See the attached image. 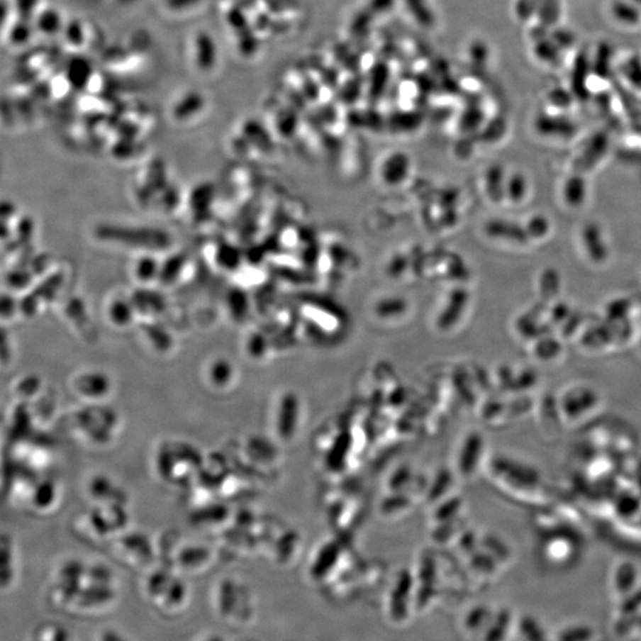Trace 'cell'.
Instances as JSON below:
<instances>
[{"label":"cell","instance_id":"cell-1","mask_svg":"<svg viewBox=\"0 0 641 641\" xmlns=\"http://www.w3.org/2000/svg\"><path fill=\"white\" fill-rule=\"evenodd\" d=\"M484 455V441L479 434H468L456 452V470L459 476L469 480L475 476Z\"/></svg>","mask_w":641,"mask_h":641},{"label":"cell","instance_id":"cell-18","mask_svg":"<svg viewBox=\"0 0 641 641\" xmlns=\"http://www.w3.org/2000/svg\"><path fill=\"white\" fill-rule=\"evenodd\" d=\"M235 596H234L233 593L232 591H223L221 595H220V609H221V612L223 614H230L232 611H233L234 606V600Z\"/></svg>","mask_w":641,"mask_h":641},{"label":"cell","instance_id":"cell-6","mask_svg":"<svg viewBox=\"0 0 641 641\" xmlns=\"http://www.w3.org/2000/svg\"><path fill=\"white\" fill-rule=\"evenodd\" d=\"M204 107V95L199 91H189L183 95L179 101L172 107V117L176 121H188L190 118L195 117L200 113Z\"/></svg>","mask_w":641,"mask_h":641},{"label":"cell","instance_id":"cell-16","mask_svg":"<svg viewBox=\"0 0 641 641\" xmlns=\"http://www.w3.org/2000/svg\"><path fill=\"white\" fill-rule=\"evenodd\" d=\"M158 274L157 266H155V260L152 258L139 259L135 265V277L139 281L149 282L155 277L153 274Z\"/></svg>","mask_w":641,"mask_h":641},{"label":"cell","instance_id":"cell-3","mask_svg":"<svg viewBox=\"0 0 641 641\" xmlns=\"http://www.w3.org/2000/svg\"><path fill=\"white\" fill-rule=\"evenodd\" d=\"M31 21L36 33L44 37H55L62 33L66 24L62 12L54 6L38 8L31 17Z\"/></svg>","mask_w":641,"mask_h":641},{"label":"cell","instance_id":"cell-7","mask_svg":"<svg viewBox=\"0 0 641 641\" xmlns=\"http://www.w3.org/2000/svg\"><path fill=\"white\" fill-rule=\"evenodd\" d=\"M93 77V67L84 57H74L67 66V80L77 89H84Z\"/></svg>","mask_w":641,"mask_h":641},{"label":"cell","instance_id":"cell-20","mask_svg":"<svg viewBox=\"0 0 641 641\" xmlns=\"http://www.w3.org/2000/svg\"><path fill=\"white\" fill-rule=\"evenodd\" d=\"M208 641H225V640H223V637H211V639H209V640H208Z\"/></svg>","mask_w":641,"mask_h":641},{"label":"cell","instance_id":"cell-17","mask_svg":"<svg viewBox=\"0 0 641 641\" xmlns=\"http://www.w3.org/2000/svg\"><path fill=\"white\" fill-rule=\"evenodd\" d=\"M202 0H165V5L172 11H186L197 6Z\"/></svg>","mask_w":641,"mask_h":641},{"label":"cell","instance_id":"cell-5","mask_svg":"<svg viewBox=\"0 0 641 641\" xmlns=\"http://www.w3.org/2000/svg\"><path fill=\"white\" fill-rule=\"evenodd\" d=\"M639 572L633 564H621L616 569L613 581V589L616 598H626L639 588Z\"/></svg>","mask_w":641,"mask_h":641},{"label":"cell","instance_id":"cell-15","mask_svg":"<svg viewBox=\"0 0 641 641\" xmlns=\"http://www.w3.org/2000/svg\"><path fill=\"white\" fill-rule=\"evenodd\" d=\"M615 632L621 637H630L632 634H641V613L632 619L616 620Z\"/></svg>","mask_w":641,"mask_h":641},{"label":"cell","instance_id":"cell-9","mask_svg":"<svg viewBox=\"0 0 641 641\" xmlns=\"http://www.w3.org/2000/svg\"><path fill=\"white\" fill-rule=\"evenodd\" d=\"M113 598V593L106 586H93L87 591H81L77 601L84 607L105 605Z\"/></svg>","mask_w":641,"mask_h":641},{"label":"cell","instance_id":"cell-11","mask_svg":"<svg viewBox=\"0 0 641 641\" xmlns=\"http://www.w3.org/2000/svg\"><path fill=\"white\" fill-rule=\"evenodd\" d=\"M234 35L237 36L238 49L240 51L241 55H244L245 57L255 55L259 49V40L251 26L238 30Z\"/></svg>","mask_w":641,"mask_h":641},{"label":"cell","instance_id":"cell-4","mask_svg":"<svg viewBox=\"0 0 641 641\" xmlns=\"http://www.w3.org/2000/svg\"><path fill=\"white\" fill-rule=\"evenodd\" d=\"M35 33L36 31L33 29L31 18L18 16L4 30V40L9 47L13 48V49H23L31 42Z\"/></svg>","mask_w":641,"mask_h":641},{"label":"cell","instance_id":"cell-13","mask_svg":"<svg viewBox=\"0 0 641 641\" xmlns=\"http://www.w3.org/2000/svg\"><path fill=\"white\" fill-rule=\"evenodd\" d=\"M594 637V628L591 626L572 625L563 628L554 641H593Z\"/></svg>","mask_w":641,"mask_h":641},{"label":"cell","instance_id":"cell-10","mask_svg":"<svg viewBox=\"0 0 641 641\" xmlns=\"http://www.w3.org/2000/svg\"><path fill=\"white\" fill-rule=\"evenodd\" d=\"M618 618L616 620L632 619L641 613V588L626 598L619 600L618 603Z\"/></svg>","mask_w":641,"mask_h":641},{"label":"cell","instance_id":"cell-14","mask_svg":"<svg viewBox=\"0 0 641 641\" xmlns=\"http://www.w3.org/2000/svg\"><path fill=\"white\" fill-rule=\"evenodd\" d=\"M62 35L67 43L72 47H81L86 40L84 24L79 19H72L69 22H66Z\"/></svg>","mask_w":641,"mask_h":641},{"label":"cell","instance_id":"cell-19","mask_svg":"<svg viewBox=\"0 0 641 641\" xmlns=\"http://www.w3.org/2000/svg\"><path fill=\"white\" fill-rule=\"evenodd\" d=\"M101 641H128L117 630H107L102 633Z\"/></svg>","mask_w":641,"mask_h":641},{"label":"cell","instance_id":"cell-2","mask_svg":"<svg viewBox=\"0 0 641 641\" xmlns=\"http://www.w3.org/2000/svg\"><path fill=\"white\" fill-rule=\"evenodd\" d=\"M195 63L201 72L209 73L214 69L219 59V50L216 42L207 31H199L194 40Z\"/></svg>","mask_w":641,"mask_h":641},{"label":"cell","instance_id":"cell-12","mask_svg":"<svg viewBox=\"0 0 641 641\" xmlns=\"http://www.w3.org/2000/svg\"><path fill=\"white\" fill-rule=\"evenodd\" d=\"M13 577L12 567V551L8 540L0 544V588L10 586Z\"/></svg>","mask_w":641,"mask_h":641},{"label":"cell","instance_id":"cell-21","mask_svg":"<svg viewBox=\"0 0 641 641\" xmlns=\"http://www.w3.org/2000/svg\"><path fill=\"white\" fill-rule=\"evenodd\" d=\"M633 1L641 9V0H633Z\"/></svg>","mask_w":641,"mask_h":641},{"label":"cell","instance_id":"cell-8","mask_svg":"<svg viewBox=\"0 0 641 641\" xmlns=\"http://www.w3.org/2000/svg\"><path fill=\"white\" fill-rule=\"evenodd\" d=\"M612 15L623 26H637L641 19V9L633 0H615L612 4Z\"/></svg>","mask_w":641,"mask_h":641}]
</instances>
